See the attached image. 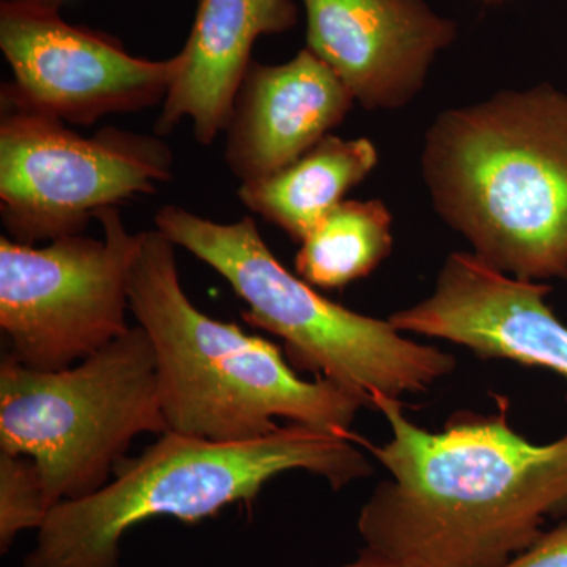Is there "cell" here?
I'll return each instance as SVG.
<instances>
[{"instance_id": "4fadbf2b", "label": "cell", "mask_w": 567, "mask_h": 567, "mask_svg": "<svg viewBox=\"0 0 567 567\" xmlns=\"http://www.w3.org/2000/svg\"><path fill=\"white\" fill-rule=\"evenodd\" d=\"M293 0H199L183 66L163 102L156 136L192 118L194 140L210 145L224 132L257 39L297 24Z\"/></svg>"}, {"instance_id": "9c48e42d", "label": "cell", "mask_w": 567, "mask_h": 567, "mask_svg": "<svg viewBox=\"0 0 567 567\" xmlns=\"http://www.w3.org/2000/svg\"><path fill=\"white\" fill-rule=\"evenodd\" d=\"M0 50L13 71L2 107L82 126L164 102L183 66L182 51L166 61L134 58L110 33L9 0L0 2Z\"/></svg>"}, {"instance_id": "ac0fdd59", "label": "cell", "mask_w": 567, "mask_h": 567, "mask_svg": "<svg viewBox=\"0 0 567 567\" xmlns=\"http://www.w3.org/2000/svg\"><path fill=\"white\" fill-rule=\"evenodd\" d=\"M333 567H406L402 563L395 561V559L388 557V555L380 554L374 548L363 547L361 548L358 557L353 561L346 563V565L333 566Z\"/></svg>"}, {"instance_id": "8fae6325", "label": "cell", "mask_w": 567, "mask_h": 567, "mask_svg": "<svg viewBox=\"0 0 567 567\" xmlns=\"http://www.w3.org/2000/svg\"><path fill=\"white\" fill-rule=\"evenodd\" d=\"M308 50L334 71L354 103L395 111L423 91L456 22L424 0H303Z\"/></svg>"}, {"instance_id": "7a4b0ae2", "label": "cell", "mask_w": 567, "mask_h": 567, "mask_svg": "<svg viewBox=\"0 0 567 567\" xmlns=\"http://www.w3.org/2000/svg\"><path fill=\"white\" fill-rule=\"evenodd\" d=\"M421 169L436 215L481 260L524 281H567V93L502 91L443 111Z\"/></svg>"}, {"instance_id": "9a60e30c", "label": "cell", "mask_w": 567, "mask_h": 567, "mask_svg": "<svg viewBox=\"0 0 567 567\" xmlns=\"http://www.w3.org/2000/svg\"><path fill=\"white\" fill-rule=\"evenodd\" d=\"M393 216L380 199L342 200L300 244L295 270L317 289L368 278L393 251Z\"/></svg>"}, {"instance_id": "5bb4252c", "label": "cell", "mask_w": 567, "mask_h": 567, "mask_svg": "<svg viewBox=\"0 0 567 567\" xmlns=\"http://www.w3.org/2000/svg\"><path fill=\"white\" fill-rule=\"evenodd\" d=\"M377 163L379 152L374 142L328 134L278 173L241 183L238 199L248 210L301 244L344 200L346 194L372 173Z\"/></svg>"}, {"instance_id": "e0dca14e", "label": "cell", "mask_w": 567, "mask_h": 567, "mask_svg": "<svg viewBox=\"0 0 567 567\" xmlns=\"http://www.w3.org/2000/svg\"><path fill=\"white\" fill-rule=\"evenodd\" d=\"M502 567H567V522L544 532L527 550Z\"/></svg>"}, {"instance_id": "2e32d148", "label": "cell", "mask_w": 567, "mask_h": 567, "mask_svg": "<svg viewBox=\"0 0 567 567\" xmlns=\"http://www.w3.org/2000/svg\"><path fill=\"white\" fill-rule=\"evenodd\" d=\"M39 468L32 458L0 451V550L7 554L28 529H40L50 514Z\"/></svg>"}, {"instance_id": "3957f363", "label": "cell", "mask_w": 567, "mask_h": 567, "mask_svg": "<svg viewBox=\"0 0 567 567\" xmlns=\"http://www.w3.org/2000/svg\"><path fill=\"white\" fill-rule=\"evenodd\" d=\"M128 300L155 350L171 432L241 443L287 420L352 440L358 412L371 406L330 380L301 379L274 342L199 311L183 290L175 245L158 229L136 234Z\"/></svg>"}, {"instance_id": "6da1fadb", "label": "cell", "mask_w": 567, "mask_h": 567, "mask_svg": "<svg viewBox=\"0 0 567 567\" xmlns=\"http://www.w3.org/2000/svg\"><path fill=\"white\" fill-rule=\"evenodd\" d=\"M494 413L457 412L431 432L405 415L401 399L377 394L391 439L374 446L353 435L386 470L361 507L364 547L406 567H502L567 511V432L535 443Z\"/></svg>"}, {"instance_id": "30bf717a", "label": "cell", "mask_w": 567, "mask_h": 567, "mask_svg": "<svg viewBox=\"0 0 567 567\" xmlns=\"http://www.w3.org/2000/svg\"><path fill=\"white\" fill-rule=\"evenodd\" d=\"M548 282L502 274L473 252L446 257L420 303L388 317L402 333L443 339L484 360L554 372L566 385L567 324L547 303Z\"/></svg>"}, {"instance_id": "52a82bcc", "label": "cell", "mask_w": 567, "mask_h": 567, "mask_svg": "<svg viewBox=\"0 0 567 567\" xmlns=\"http://www.w3.org/2000/svg\"><path fill=\"white\" fill-rule=\"evenodd\" d=\"M173 167L159 136L104 126L84 137L50 115L2 107L0 218L17 244L82 235L99 213L155 193Z\"/></svg>"}, {"instance_id": "ba28073f", "label": "cell", "mask_w": 567, "mask_h": 567, "mask_svg": "<svg viewBox=\"0 0 567 567\" xmlns=\"http://www.w3.org/2000/svg\"><path fill=\"white\" fill-rule=\"evenodd\" d=\"M103 240L73 235L44 248L0 238V328L10 357L33 371H62L130 330L128 271L136 235L118 208L96 216Z\"/></svg>"}, {"instance_id": "8992f818", "label": "cell", "mask_w": 567, "mask_h": 567, "mask_svg": "<svg viewBox=\"0 0 567 567\" xmlns=\"http://www.w3.org/2000/svg\"><path fill=\"white\" fill-rule=\"evenodd\" d=\"M167 431L155 350L140 324L62 371L2 357L0 451L35 462L50 509L96 494L136 436Z\"/></svg>"}, {"instance_id": "7c38bea8", "label": "cell", "mask_w": 567, "mask_h": 567, "mask_svg": "<svg viewBox=\"0 0 567 567\" xmlns=\"http://www.w3.org/2000/svg\"><path fill=\"white\" fill-rule=\"evenodd\" d=\"M354 99L305 48L281 65L251 62L227 122L224 159L241 183L297 162L341 125Z\"/></svg>"}, {"instance_id": "277c9868", "label": "cell", "mask_w": 567, "mask_h": 567, "mask_svg": "<svg viewBox=\"0 0 567 567\" xmlns=\"http://www.w3.org/2000/svg\"><path fill=\"white\" fill-rule=\"evenodd\" d=\"M353 443L293 423L241 443L164 432L140 456L122 461L96 494L52 507L22 567H122L123 536L142 522L196 524L254 502L282 473H311L341 491L374 473Z\"/></svg>"}, {"instance_id": "d6986e66", "label": "cell", "mask_w": 567, "mask_h": 567, "mask_svg": "<svg viewBox=\"0 0 567 567\" xmlns=\"http://www.w3.org/2000/svg\"><path fill=\"white\" fill-rule=\"evenodd\" d=\"M9 2L28 3V6L43 7V9L59 11L66 0H9Z\"/></svg>"}, {"instance_id": "5b68a950", "label": "cell", "mask_w": 567, "mask_h": 567, "mask_svg": "<svg viewBox=\"0 0 567 567\" xmlns=\"http://www.w3.org/2000/svg\"><path fill=\"white\" fill-rule=\"evenodd\" d=\"M156 229L203 260L244 300V320L281 339L297 371L327 379L364 398L401 399L427 393L456 371L453 354L399 331L390 320L360 315L328 300L290 274L251 216L219 224L164 205Z\"/></svg>"}]
</instances>
